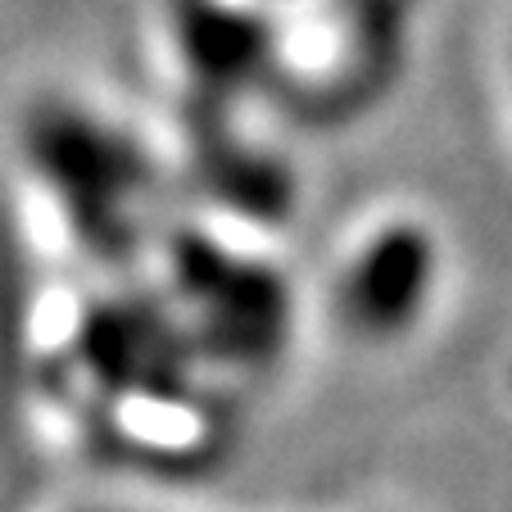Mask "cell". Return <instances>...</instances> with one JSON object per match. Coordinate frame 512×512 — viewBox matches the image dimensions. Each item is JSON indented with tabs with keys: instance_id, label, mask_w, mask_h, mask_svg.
Instances as JSON below:
<instances>
[{
	"instance_id": "1",
	"label": "cell",
	"mask_w": 512,
	"mask_h": 512,
	"mask_svg": "<svg viewBox=\"0 0 512 512\" xmlns=\"http://www.w3.org/2000/svg\"><path fill=\"white\" fill-rule=\"evenodd\" d=\"M431 241L413 227H390L377 241L358 245L340 281V309L368 336H386L422 313L426 290L435 281Z\"/></svg>"
}]
</instances>
